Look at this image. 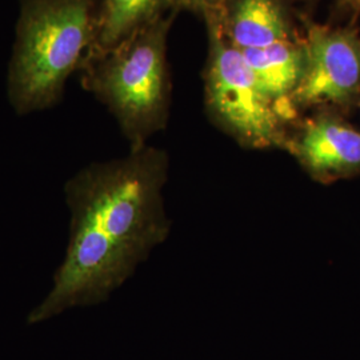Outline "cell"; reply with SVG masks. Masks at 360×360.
I'll use <instances>...</instances> for the list:
<instances>
[{
    "label": "cell",
    "mask_w": 360,
    "mask_h": 360,
    "mask_svg": "<svg viewBox=\"0 0 360 360\" xmlns=\"http://www.w3.org/2000/svg\"><path fill=\"white\" fill-rule=\"evenodd\" d=\"M168 168L167 153L147 144L124 158L91 163L65 181L68 245L50 291L30 311L28 324L107 302L166 242Z\"/></svg>",
    "instance_id": "cell-1"
},
{
    "label": "cell",
    "mask_w": 360,
    "mask_h": 360,
    "mask_svg": "<svg viewBox=\"0 0 360 360\" xmlns=\"http://www.w3.org/2000/svg\"><path fill=\"white\" fill-rule=\"evenodd\" d=\"M102 0H19L7 96L15 114L53 108L94 44Z\"/></svg>",
    "instance_id": "cell-2"
},
{
    "label": "cell",
    "mask_w": 360,
    "mask_h": 360,
    "mask_svg": "<svg viewBox=\"0 0 360 360\" xmlns=\"http://www.w3.org/2000/svg\"><path fill=\"white\" fill-rule=\"evenodd\" d=\"M175 13L165 15L79 70L82 89L108 108L131 150L147 146L153 135L167 126V37Z\"/></svg>",
    "instance_id": "cell-3"
},
{
    "label": "cell",
    "mask_w": 360,
    "mask_h": 360,
    "mask_svg": "<svg viewBox=\"0 0 360 360\" xmlns=\"http://www.w3.org/2000/svg\"><path fill=\"white\" fill-rule=\"evenodd\" d=\"M210 53L206 68V105L219 127L243 147L285 150L290 126L262 87L240 50L223 35L218 20L206 15Z\"/></svg>",
    "instance_id": "cell-4"
},
{
    "label": "cell",
    "mask_w": 360,
    "mask_h": 360,
    "mask_svg": "<svg viewBox=\"0 0 360 360\" xmlns=\"http://www.w3.org/2000/svg\"><path fill=\"white\" fill-rule=\"evenodd\" d=\"M304 75L292 95L296 111L336 110L360 101V35L348 28L307 22Z\"/></svg>",
    "instance_id": "cell-5"
},
{
    "label": "cell",
    "mask_w": 360,
    "mask_h": 360,
    "mask_svg": "<svg viewBox=\"0 0 360 360\" xmlns=\"http://www.w3.org/2000/svg\"><path fill=\"white\" fill-rule=\"evenodd\" d=\"M285 151L321 184L360 176V129L340 111L316 110L302 122L297 120Z\"/></svg>",
    "instance_id": "cell-6"
},
{
    "label": "cell",
    "mask_w": 360,
    "mask_h": 360,
    "mask_svg": "<svg viewBox=\"0 0 360 360\" xmlns=\"http://www.w3.org/2000/svg\"><path fill=\"white\" fill-rule=\"evenodd\" d=\"M208 15L218 20L223 35L238 50L295 40L283 0H230L219 13Z\"/></svg>",
    "instance_id": "cell-7"
},
{
    "label": "cell",
    "mask_w": 360,
    "mask_h": 360,
    "mask_svg": "<svg viewBox=\"0 0 360 360\" xmlns=\"http://www.w3.org/2000/svg\"><path fill=\"white\" fill-rule=\"evenodd\" d=\"M259 83L278 104L285 116L296 123L299 112L292 104V95L306 70L304 41L291 40L263 49L240 50Z\"/></svg>",
    "instance_id": "cell-8"
},
{
    "label": "cell",
    "mask_w": 360,
    "mask_h": 360,
    "mask_svg": "<svg viewBox=\"0 0 360 360\" xmlns=\"http://www.w3.org/2000/svg\"><path fill=\"white\" fill-rule=\"evenodd\" d=\"M168 10L171 11V0H102L96 35L86 62L111 51L163 18Z\"/></svg>",
    "instance_id": "cell-9"
},
{
    "label": "cell",
    "mask_w": 360,
    "mask_h": 360,
    "mask_svg": "<svg viewBox=\"0 0 360 360\" xmlns=\"http://www.w3.org/2000/svg\"><path fill=\"white\" fill-rule=\"evenodd\" d=\"M230 0H171V11L178 13L181 10H188L200 13L203 16L208 13H217Z\"/></svg>",
    "instance_id": "cell-10"
},
{
    "label": "cell",
    "mask_w": 360,
    "mask_h": 360,
    "mask_svg": "<svg viewBox=\"0 0 360 360\" xmlns=\"http://www.w3.org/2000/svg\"><path fill=\"white\" fill-rule=\"evenodd\" d=\"M342 3L351 6L354 10H360V0H342Z\"/></svg>",
    "instance_id": "cell-11"
},
{
    "label": "cell",
    "mask_w": 360,
    "mask_h": 360,
    "mask_svg": "<svg viewBox=\"0 0 360 360\" xmlns=\"http://www.w3.org/2000/svg\"><path fill=\"white\" fill-rule=\"evenodd\" d=\"M358 107H359V110H360V101H359V103H358Z\"/></svg>",
    "instance_id": "cell-12"
}]
</instances>
